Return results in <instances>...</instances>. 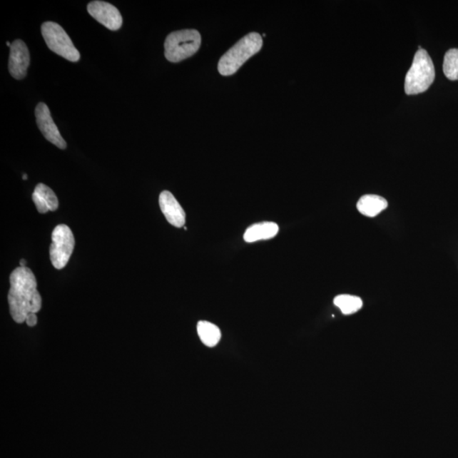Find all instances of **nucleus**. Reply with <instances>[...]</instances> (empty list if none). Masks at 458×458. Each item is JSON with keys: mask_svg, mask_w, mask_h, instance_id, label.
I'll use <instances>...</instances> for the list:
<instances>
[{"mask_svg": "<svg viewBox=\"0 0 458 458\" xmlns=\"http://www.w3.org/2000/svg\"><path fill=\"white\" fill-rule=\"evenodd\" d=\"M10 283L8 302L11 317L17 323H22L29 313H37L41 309L38 283L34 273L26 267L16 268L10 276Z\"/></svg>", "mask_w": 458, "mask_h": 458, "instance_id": "1", "label": "nucleus"}, {"mask_svg": "<svg viewBox=\"0 0 458 458\" xmlns=\"http://www.w3.org/2000/svg\"><path fill=\"white\" fill-rule=\"evenodd\" d=\"M263 38L258 33H250L242 38L224 54L218 62V71L223 76L235 74L245 62L263 48Z\"/></svg>", "mask_w": 458, "mask_h": 458, "instance_id": "2", "label": "nucleus"}, {"mask_svg": "<svg viewBox=\"0 0 458 458\" xmlns=\"http://www.w3.org/2000/svg\"><path fill=\"white\" fill-rule=\"evenodd\" d=\"M435 71L434 63L427 51L419 49L406 76L405 91L408 96H414L428 91L434 83Z\"/></svg>", "mask_w": 458, "mask_h": 458, "instance_id": "3", "label": "nucleus"}, {"mask_svg": "<svg viewBox=\"0 0 458 458\" xmlns=\"http://www.w3.org/2000/svg\"><path fill=\"white\" fill-rule=\"evenodd\" d=\"M201 37L198 31L186 29L173 31L165 41V56L170 62H180L199 51Z\"/></svg>", "mask_w": 458, "mask_h": 458, "instance_id": "4", "label": "nucleus"}, {"mask_svg": "<svg viewBox=\"0 0 458 458\" xmlns=\"http://www.w3.org/2000/svg\"><path fill=\"white\" fill-rule=\"evenodd\" d=\"M41 31L44 41L51 51L71 62L80 60L79 51L61 26L53 21L44 22Z\"/></svg>", "mask_w": 458, "mask_h": 458, "instance_id": "5", "label": "nucleus"}, {"mask_svg": "<svg viewBox=\"0 0 458 458\" xmlns=\"http://www.w3.org/2000/svg\"><path fill=\"white\" fill-rule=\"evenodd\" d=\"M74 246V235L68 226L60 224L54 229L49 255L53 266L58 270L64 268L68 263Z\"/></svg>", "mask_w": 458, "mask_h": 458, "instance_id": "6", "label": "nucleus"}, {"mask_svg": "<svg viewBox=\"0 0 458 458\" xmlns=\"http://www.w3.org/2000/svg\"><path fill=\"white\" fill-rule=\"evenodd\" d=\"M36 122H37L38 127L43 133L44 138L48 141L55 145L59 149L65 150L66 148V143L65 139L61 136L59 129L57 126L54 123L51 111L44 103H39L35 109Z\"/></svg>", "mask_w": 458, "mask_h": 458, "instance_id": "7", "label": "nucleus"}, {"mask_svg": "<svg viewBox=\"0 0 458 458\" xmlns=\"http://www.w3.org/2000/svg\"><path fill=\"white\" fill-rule=\"evenodd\" d=\"M88 11L93 19L106 28L116 31L122 28L123 16L118 8L104 1H93L88 4Z\"/></svg>", "mask_w": 458, "mask_h": 458, "instance_id": "8", "label": "nucleus"}, {"mask_svg": "<svg viewBox=\"0 0 458 458\" xmlns=\"http://www.w3.org/2000/svg\"><path fill=\"white\" fill-rule=\"evenodd\" d=\"M30 65V54L28 46L22 40L17 39L11 44L9 71L17 80L24 79Z\"/></svg>", "mask_w": 458, "mask_h": 458, "instance_id": "9", "label": "nucleus"}, {"mask_svg": "<svg viewBox=\"0 0 458 458\" xmlns=\"http://www.w3.org/2000/svg\"><path fill=\"white\" fill-rule=\"evenodd\" d=\"M159 205L161 212L170 224L176 228H182L185 224L186 215L178 201L172 193L163 191L159 197Z\"/></svg>", "mask_w": 458, "mask_h": 458, "instance_id": "10", "label": "nucleus"}, {"mask_svg": "<svg viewBox=\"0 0 458 458\" xmlns=\"http://www.w3.org/2000/svg\"><path fill=\"white\" fill-rule=\"evenodd\" d=\"M33 200L39 213H47L49 210L55 212L59 208V200L55 192L44 183L36 186Z\"/></svg>", "mask_w": 458, "mask_h": 458, "instance_id": "11", "label": "nucleus"}, {"mask_svg": "<svg viewBox=\"0 0 458 458\" xmlns=\"http://www.w3.org/2000/svg\"><path fill=\"white\" fill-rule=\"evenodd\" d=\"M278 233V224L273 222L255 223L246 229L244 240L247 243L270 240Z\"/></svg>", "mask_w": 458, "mask_h": 458, "instance_id": "12", "label": "nucleus"}, {"mask_svg": "<svg viewBox=\"0 0 458 458\" xmlns=\"http://www.w3.org/2000/svg\"><path fill=\"white\" fill-rule=\"evenodd\" d=\"M388 208V202L383 197L375 195H366L358 200V212L368 218H375Z\"/></svg>", "mask_w": 458, "mask_h": 458, "instance_id": "13", "label": "nucleus"}, {"mask_svg": "<svg viewBox=\"0 0 458 458\" xmlns=\"http://www.w3.org/2000/svg\"><path fill=\"white\" fill-rule=\"evenodd\" d=\"M197 332L200 338L205 345L213 347L221 339V331L217 325L208 321H200L197 325Z\"/></svg>", "mask_w": 458, "mask_h": 458, "instance_id": "14", "label": "nucleus"}, {"mask_svg": "<svg viewBox=\"0 0 458 458\" xmlns=\"http://www.w3.org/2000/svg\"><path fill=\"white\" fill-rule=\"evenodd\" d=\"M336 307H338L345 315L357 312L362 307V300L357 296L340 295L334 300Z\"/></svg>", "mask_w": 458, "mask_h": 458, "instance_id": "15", "label": "nucleus"}, {"mask_svg": "<svg viewBox=\"0 0 458 458\" xmlns=\"http://www.w3.org/2000/svg\"><path fill=\"white\" fill-rule=\"evenodd\" d=\"M444 76L452 81L458 80V49H452L444 55L443 62Z\"/></svg>", "mask_w": 458, "mask_h": 458, "instance_id": "16", "label": "nucleus"}, {"mask_svg": "<svg viewBox=\"0 0 458 458\" xmlns=\"http://www.w3.org/2000/svg\"><path fill=\"white\" fill-rule=\"evenodd\" d=\"M26 322L29 327H34L37 325L38 317L36 316V313H29L26 317Z\"/></svg>", "mask_w": 458, "mask_h": 458, "instance_id": "17", "label": "nucleus"}, {"mask_svg": "<svg viewBox=\"0 0 458 458\" xmlns=\"http://www.w3.org/2000/svg\"><path fill=\"white\" fill-rule=\"evenodd\" d=\"M20 267L21 268H26V260L25 259H21L20 260Z\"/></svg>", "mask_w": 458, "mask_h": 458, "instance_id": "18", "label": "nucleus"}, {"mask_svg": "<svg viewBox=\"0 0 458 458\" xmlns=\"http://www.w3.org/2000/svg\"><path fill=\"white\" fill-rule=\"evenodd\" d=\"M22 178H24V180H26V179H28V175L24 174V176H22Z\"/></svg>", "mask_w": 458, "mask_h": 458, "instance_id": "19", "label": "nucleus"}, {"mask_svg": "<svg viewBox=\"0 0 458 458\" xmlns=\"http://www.w3.org/2000/svg\"><path fill=\"white\" fill-rule=\"evenodd\" d=\"M6 46L8 47H11V44H10V42H6Z\"/></svg>", "mask_w": 458, "mask_h": 458, "instance_id": "20", "label": "nucleus"}]
</instances>
